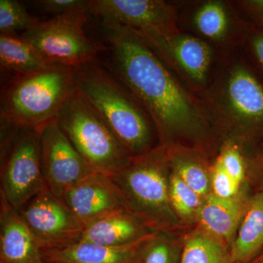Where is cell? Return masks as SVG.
Returning a JSON list of instances; mask_svg holds the SVG:
<instances>
[{
	"mask_svg": "<svg viewBox=\"0 0 263 263\" xmlns=\"http://www.w3.org/2000/svg\"><path fill=\"white\" fill-rule=\"evenodd\" d=\"M108 57L104 65L136 98L155 125L161 146H211L214 130L202 99L185 86L138 33L103 25Z\"/></svg>",
	"mask_w": 263,
	"mask_h": 263,
	"instance_id": "6da1fadb",
	"label": "cell"
},
{
	"mask_svg": "<svg viewBox=\"0 0 263 263\" xmlns=\"http://www.w3.org/2000/svg\"><path fill=\"white\" fill-rule=\"evenodd\" d=\"M200 98L214 130L238 138L263 132V83L240 48L219 53Z\"/></svg>",
	"mask_w": 263,
	"mask_h": 263,
	"instance_id": "7a4b0ae2",
	"label": "cell"
},
{
	"mask_svg": "<svg viewBox=\"0 0 263 263\" xmlns=\"http://www.w3.org/2000/svg\"><path fill=\"white\" fill-rule=\"evenodd\" d=\"M74 86L103 118L133 157L153 149L155 125L136 98L105 67L96 61L76 70Z\"/></svg>",
	"mask_w": 263,
	"mask_h": 263,
	"instance_id": "3957f363",
	"label": "cell"
},
{
	"mask_svg": "<svg viewBox=\"0 0 263 263\" xmlns=\"http://www.w3.org/2000/svg\"><path fill=\"white\" fill-rule=\"evenodd\" d=\"M78 67L51 65L13 76L1 95V120L16 128L39 130L57 119L75 89Z\"/></svg>",
	"mask_w": 263,
	"mask_h": 263,
	"instance_id": "277c9868",
	"label": "cell"
},
{
	"mask_svg": "<svg viewBox=\"0 0 263 263\" xmlns=\"http://www.w3.org/2000/svg\"><path fill=\"white\" fill-rule=\"evenodd\" d=\"M168 167L167 148L160 145L108 176L126 210L147 226L162 228L179 220L170 201Z\"/></svg>",
	"mask_w": 263,
	"mask_h": 263,
	"instance_id": "5b68a950",
	"label": "cell"
},
{
	"mask_svg": "<svg viewBox=\"0 0 263 263\" xmlns=\"http://www.w3.org/2000/svg\"><path fill=\"white\" fill-rule=\"evenodd\" d=\"M78 152L98 172L117 174L133 157L96 110L74 89L57 118Z\"/></svg>",
	"mask_w": 263,
	"mask_h": 263,
	"instance_id": "8992f818",
	"label": "cell"
},
{
	"mask_svg": "<svg viewBox=\"0 0 263 263\" xmlns=\"http://www.w3.org/2000/svg\"><path fill=\"white\" fill-rule=\"evenodd\" d=\"M87 13L81 11L53 17L22 33V37L50 65L79 67L95 62L105 46L86 36L84 26Z\"/></svg>",
	"mask_w": 263,
	"mask_h": 263,
	"instance_id": "52a82bcc",
	"label": "cell"
},
{
	"mask_svg": "<svg viewBox=\"0 0 263 263\" xmlns=\"http://www.w3.org/2000/svg\"><path fill=\"white\" fill-rule=\"evenodd\" d=\"M137 33L185 86L200 98L212 79L219 52L203 40L181 30L167 35L155 32Z\"/></svg>",
	"mask_w": 263,
	"mask_h": 263,
	"instance_id": "ba28073f",
	"label": "cell"
},
{
	"mask_svg": "<svg viewBox=\"0 0 263 263\" xmlns=\"http://www.w3.org/2000/svg\"><path fill=\"white\" fill-rule=\"evenodd\" d=\"M46 190L39 132L17 128L2 162L1 197L19 212Z\"/></svg>",
	"mask_w": 263,
	"mask_h": 263,
	"instance_id": "9c48e42d",
	"label": "cell"
},
{
	"mask_svg": "<svg viewBox=\"0 0 263 263\" xmlns=\"http://www.w3.org/2000/svg\"><path fill=\"white\" fill-rule=\"evenodd\" d=\"M180 30L212 45L219 53L241 47L247 22L234 2L205 0L179 8Z\"/></svg>",
	"mask_w": 263,
	"mask_h": 263,
	"instance_id": "30bf717a",
	"label": "cell"
},
{
	"mask_svg": "<svg viewBox=\"0 0 263 263\" xmlns=\"http://www.w3.org/2000/svg\"><path fill=\"white\" fill-rule=\"evenodd\" d=\"M87 10L103 25L162 35L180 31L179 7L162 0H91L87 1Z\"/></svg>",
	"mask_w": 263,
	"mask_h": 263,
	"instance_id": "8fae6325",
	"label": "cell"
},
{
	"mask_svg": "<svg viewBox=\"0 0 263 263\" xmlns=\"http://www.w3.org/2000/svg\"><path fill=\"white\" fill-rule=\"evenodd\" d=\"M43 178L48 191L61 197L95 171L73 146L57 119L37 130Z\"/></svg>",
	"mask_w": 263,
	"mask_h": 263,
	"instance_id": "7c38bea8",
	"label": "cell"
},
{
	"mask_svg": "<svg viewBox=\"0 0 263 263\" xmlns=\"http://www.w3.org/2000/svg\"><path fill=\"white\" fill-rule=\"evenodd\" d=\"M42 251L57 250L80 242L84 227L70 209L48 190L18 212Z\"/></svg>",
	"mask_w": 263,
	"mask_h": 263,
	"instance_id": "4fadbf2b",
	"label": "cell"
},
{
	"mask_svg": "<svg viewBox=\"0 0 263 263\" xmlns=\"http://www.w3.org/2000/svg\"><path fill=\"white\" fill-rule=\"evenodd\" d=\"M60 198L84 228L105 216L126 210L110 178L100 172L72 186Z\"/></svg>",
	"mask_w": 263,
	"mask_h": 263,
	"instance_id": "5bb4252c",
	"label": "cell"
},
{
	"mask_svg": "<svg viewBox=\"0 0 263 263\" xmlns=\"http://www.w3.org/2000/svg\"><path fill=\"white\" fill-rule=\"evenodd\" d=\"M155 235L152 233L135 243L119 247L79 242L64 249L42 251L43 257L46 263H142Z\"/></svg>",
	"mask_w": 263,
	"mask_h": 263,
	"instance_id": "9a60e30c",
	"label": "cell"
},
{
	"mask_svg": "<svg viewBox=\"0 0 263 263\" xmlns=\"http://www.w3.org/2000/svg\"><path fill=\"white\" fill-rule=\"evenodd\" d=\"M0 263H46L42 249L20 214L1 197Z\"/></svg>",
	"mask_w": 263,
	"mask_h": 263,
	"instance_id": "2e32d148",
	"label": "cell"
},
{
	"mask_svg": "<svg viewBox=\"0 0 263 263\" xmlns=\"http://www.w3.org/2000/svg\"><path fill=\"white\" fill-rule=\"evenodd\" d=\"M249 200L243 189H240L236 196L230 199L219 198L210 194L202 202L197 220L207 235L214 239L233 242Z\"/></svg>",
	"mask_w": 263,
	"mask_h": 263,
	"instance_id": "e0dca14e",
	"label": "cell"
},
{
	"mask_svg": "<svg viewBox=\"0 0 263 263\" xmlns=\"http://www.w3.org/2000/svg\"><path fill=\"white\" fill-rule=\"evenodd\" d=\"M151 234L143 221L127 210H122L86 227L80 242L119 247L135 243Z\"/></svg>",
	"mask_w": 263,
	"mask_h": 263,
	"instance_id": "ac0fdd59",
	"label": "cell"
},
{
	"mask_svg": "<svg viewBox=\"0 0 263 263\" xmlns=\"http://www.w3.org/2000/svg\"><path fill=\"white\" fill-rule=\"evenodd\" d=\"M263 248V192L249 198L247 210L232 243L231 255L236 263H247Z\"/></svg>",
	"mask_w": 263,
	"mask_h": 263,
	"instance_id": "d6986e66",
	"label": "cell"
},
{
	"mask_svg": "<svg viewBox=\"0 0 263 263\" xmlns=\"http://www.w3.org/2000/svg\"><path fill=\"white\" fill-rule=\"evenodd\" d=\"M0 65L2 70L12 76L25 75L46 66L35 48L22 36L0 33Z\"/></svg>",
	"mask_w": 263,
	"mask_h": 263,
	"instance_id": "ffe728a7",
	"label": "cell"
},
{
	"mask_svg": "<svg viewBox=\"0 0 263 263\" xmlns=\"http://www.w3.org/2000/svg\"><path fill=\"white\" fill-rule=\"evenodd\" d=\"M166 148L172 172L200 196H209L212 189L211 177L200 159L188 151L186 147L174 146Z\"/></svg>",
	"mask_w": 263,
	"mask_h": 263,
	"instance_id": "44dd1931",
	"label": "cell"
},
{
	"mask_svg": "<svg viewBox=\"0 0 263 263\" xmlns=\"http://www.w3.org/2000/svg\"><path fill=\"white\" fill-rule=\"evenodd\" d=\"M181 263H236L224 246L207 234H195L185 243Z\"/></svg>",
	"mask_w": 263,
	"mask_h": 263,
	"instance_id": "7402d4cb",
	"label": "cell"
},
{
	"mask_svg": "<svg viewBox=\"0 0 263 263\" xmlns=\"http://www.w3.org/2000/svg\"><path fill=\"white\" fill-rule=\"evenodd\" d=\"M169 197L176 216L189 221L197 219L203 202L202 197L173 172L169 177Z\"/></svg>",
	"mask_w": 263,
	"mask_h": 263,
	"instance_id": "603a6c76",
	"label": "cell"
},
{
	"mask_svg": "<svg viewBox=\"0 0 263 263\" xmlns=\"http://www.w3.org/2000/svg\"><path fill=\"white\" fill-rule=\"evenodd\" d=\"M41 21L34 16L16 0L0 1V32L15 34L18 31H26L35 27Z\"/></svg>",
	"mask_w": 263,
	"mask_h": 263,
	"instance_id": "cb8c5ba5",
	"label": "cell"
},
{
	"mask_svg": "<svg viewBox=\"0 0 263 263\" xmlns=\"http://www.w3.org/2000/svg\"><path fill=\"white\" fill-rule=\"evenodd\" d=\"M247 31L240 49L263 78V14H245Z\"/></svg>",
	"mask_w": 263,
	"mask_h": 263,
	"instance_id": "d4e9b609",
	"label": "cell"
},
{
	"mask_svg": "<svg viewBox=\"0 0 263 263\" xmlns=\"http://www.w3.org/2000/svg\"><path fill=\"white\" fill-rule=\"evenodd\" d=\"M227 174L241 184L245 176V166L239 148L234 143L226 142L216 159Z\"/></svg>",
	"mask_w": 263,
	"mask_h": 263,
	"instance_id": "484cf974",
	"label": "cell"
},
{
	"mask_svg": "<svg viewBox=\"0 0 263 263\" xmlns=\"http://www.w3.org/2000/svg\"><path fill=\"white\" fill-rule=\"evenodd\" d=\"M177 259L174 245L155 235L145 251L142 263H177Z\"/></svg>",
	"mask_w": 263,
	"mask_h": 263,
	"instance_id": "4316f807",
	"label": "cell"
},
{
	"mask_svg": "<svg viewBox=\"0 0 263 263\" xmlns=\"http://www.w3.org/2000/svg\"><path fill=\"white\" fill-rule=\"evenodd\" d=\"M213 195L221 199L233 198L240 190V184L227 174L216 160L211 176Z\"/></svg>",
	"mask_w": 263,
	"mask_h": 263,
	"instance_id": "83f0119b",
	"label": "cell"
},
{
	"mask_svg": "<svg viewBox=\"0 0 263 263\" xmlns=\"http://www.w3.org/2000/svg\"><path fill=\"white\" fill-rule=\"evenodd\" d=\"M40 8L50 14L61 16L76 13L87 11V1L81 0H42L34 2Z\"/></svg>",
	"mask_w": 263,
	"mask_h": 263,
	"instance_id": "f1b7e54d",
	"label": "cell"
},
{
	"mask_svg": "<svg viewBox=\"0 0 263 263\" xmlns=\"http://www.w3.org/2000/svg\"><path fill=\"white\" fill-rule=\"evenodd\" d=\"M260 263H263V259H262V262H261Z\"/></svg>",
	"mask_w": 263,
	"mask_h": 263,
	"instance_id": "f546056e",
	"label": "cell"
},
{
	"mask_svg": "<svg viewBox=\"0 0 263 263\" xmlns=\"http://www.w3.org/2000/svg\"></svg>",
	"mask_w": 263,
	"mask_h": 263,
	"instance_id": "4dcf8cb0",
	"label": "cell"
}]
</instances>
